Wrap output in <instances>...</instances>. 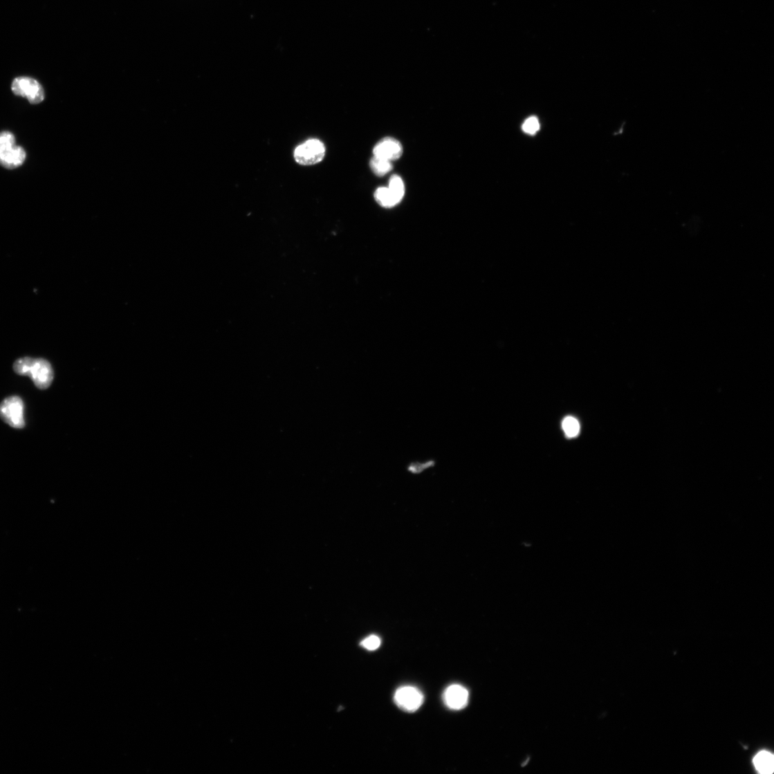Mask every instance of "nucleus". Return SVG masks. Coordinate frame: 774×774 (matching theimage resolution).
I'll list each match as a JSON object with an SVG mask.
<instances>
[{"instance_id":"nucleus-13","label":"nucleus","mask_w":774,"mask_h":774,"mask_svg":"<svg viewBox=\"0 0 774 774\" xmlns=\"http://www.w3.org/2000/svg\"><path fill=\"white\" fill-rule=\"evenodd\" d=\"M562 427L569 438H574L580 433V425L579 422L572 416H568L562 423Z\"/></svg>"},{"instance_id":"nucleus-14","label":"nucleus","mask_w":774,"mask_h":774,"mask_svg":"<svg viewBox=\"0 0 774 774\" xmlns=\"http://www.w3.org/2000/svg\"><path fill=\"white\" fill-rule=\"evenodd\" d=\"M523 131L530 135L537 133L540 129V124L537 117H529L522 126Z\"/></svg>"},{"instance_id":"nucleus-8","label":"nucleus","mask_w":774,"mask_h":774,"mask_svg":"<svg viewBox=\"0 0 774 774\" xmlns=\"http://www.w3.org/2000/svg\"><path fill=\"white\" fill-rule=\"evenodd\" d=\"M443 699L445 705L452 710H459L465 708L468 703L469 692L460 685H452L444 692Z\"/></svg>"},{"instance_id":"nucleus-7","label":"nucleus","mask_w":774,"mask_h":774,"mask_svg":"<svg viewBox=\"0 0 774 774\" xmlns=\"http://www.w3.org/2000/svg\"><path fill=\"white\" fill-rule=\"evenodd\" d=\"M374 156L392 162L398 160L403 153L401 143L394 138H385L374 147Z\"/></svg>"},{"instance_id":"nucleus-1","label":"nucleus","mask_w":774,"mask_h":774,"mask_svg":"<svg viewBox=\"0 0 774 774\" xmlns=\"http://www.w3.org/2000/svg\"><path fill=\"white\" fill-rule=\"evenodd\" d=\"M13 369L18 375L28 376L39 389H48L53 380V368L50 364L44 359L24 357L14 363Z\"/></svg>"},{"instance_id":"nucleus-5","label":"nucleus","mask_w":774,"mask_h":774,"mask_svg":"<svg viewBox=\"0 0 774 774\" xmlns=\"http://www.w3.org/2000/svg\"><path fill=\"white\" fill-rule=\"evenodd\" d=\"M325 156V147L317 140H309L297 147L294 152L297 163L304 166L314 165L321 163Z\"/></svg>"},{"instance_id":"nucleus-4","label":"nucleus","mask_w":774,"mask_h":774,"mask_svg":"<svg viewBox=\"0 0 774 774\" xmlns=\"http://www.w3.org/2000/svg\"><path fill=\"white\" fill-rule=\"evenodd\" d=\"M0 418L13 428H24L26 423L22 399L17 396H12L4 400L0 404Z\"/></svg>"},{"instance_id":"nucleus-15","label":"nucleus","mask_w":774,"mask_h":774,"mask_svg":"<svg viewBox=\"0 0 774 774\" xmlns=\"http://www.w3.org/2000/svg\"><path fill=\"white\" fill-rule=\"evenodd\" d=\"M380 645L381 641L380 638L376 636V635H371V636L365 639L361 643V645L363 647L369 651H373L378 649Z\"/></svg>"},{"instance_id":"nucleus-10","label":"nucleus","mask_w":774,"mask_h":774,"mask_svg":"<svg viewBox=\"0 0 774 774\" xmlns=\"http://www.w3.org/2000/svg\"><path fill=\"white\" fill-rule=\"evenodd\" d=\"M374 197L376 202L385 208H392L400 203L388 187L377 189Z\"/></svg>"},{"instance_id":"nucleus-9","label":"nucleus","mask_w":774,"mask_h":774,"mask_svg":"<svg viewBox=\"0 0 774 774\" xmlns=\"http://www.w3.org/2000/svg\"><path fill=\"white\" fill-rule=\"evenodd\" d=\"M753 764L761 773H772L774 770L773 756L768 751H761L757 754L755 758L753 759Z\"/></svg>"},{"instance_id":"nucleus-3","label":"nucleus","mask_w":774,"mask_h":774,"mask_svg":"<svg viewBox=\"0 0 774 774\" xmlns=\"http://www.w3.org/2000/svg\"><path fill=\"white\" fill-rule=\"evenodd\" d=\"M13 93L28 99L31 104H38L45 99V91L36 79L29 76H19L14 79L11 85Z\"/></svg>"},{"instance_id":"nucleus-12","label":"nucleus","mask_w":774,"mask_h":774,"mask_svg":"<svg viewBox=\"0 0 774 774\" xmlns=\"http://www.w3.org/2000/svg\"><path fill=\"white\" fill-rule=\"evenodd\" d=\"M388 187L401 202L405 192V187L403 178L398 175L391 176L389 178Z\"/></svg>"},{"instance_id":"nucleus-6","label":"nucleus","mask_w":774,"mask_h":774,"mask_svg":"<svg viewBox=\"0 0 774 774\" xmlns=\"http://www.w3.org/2000/svg\"><path fill=\"white\" fill-rule=\"evenodd\" d=\"M394 701L403 710L413 712L421 707L424 702V696L418 688L404 686L396 691Z\"/></svg>"},{"instance_id":"nucleus-2","label":"nucleus","mask_w":774,"mask_h":774,"mask_svg":"<svg viewBox=\"0 0 774 774\" xmlns=\"http://www.w3.org/2000/svg\"><path fill=\"white\" fill-rule=\"evenodd\" d=\"M26 158L25 149L16 145L15 137L10 131L0 132V165L14 169L24 165Z\"/></svg>"},{"instance_id":"nucleus-11","label":"nucleus","mask_w":774,"mask_h":774,"mask_svg":"<svg viewBox=\"0 0 774 774\" xmlns=\"http://www.w3.org/2000/svg\"><path fill=\"white\" fill-rule=\"evenodd\" d=\"M370 167L376 175L382 176L392 169V164L385 158L374 156L370 161Z\"/></svg>"}]
</instances>
